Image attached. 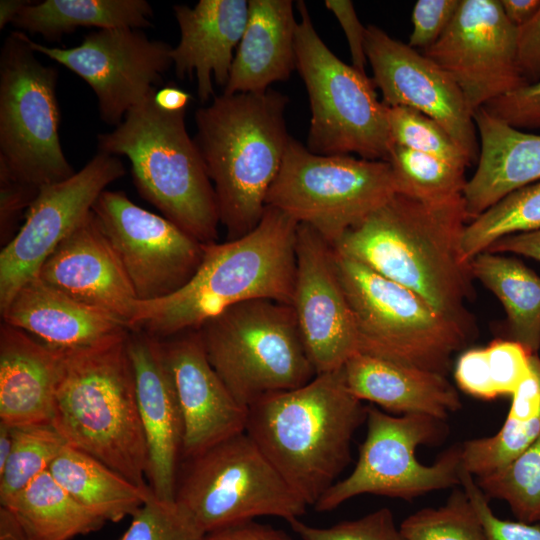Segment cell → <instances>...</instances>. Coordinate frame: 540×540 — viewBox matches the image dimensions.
<instances>
[{"label": "cell", "instance_id": "6da1fadb", "mask_svg": "<svg viewBox=\"0 0 540 540\" xmlns=\"http://www.w3.org/2000/svg\"><path fill=\"white\" fill-rule=\"evenodd\" d=\"M467 224L463 195L430 203L396 193L347 230L332 248L472 329L466 302L475 293L474 276L461 250Z\"/></svg>", "mask_w": 540, "mask_h": 540}, {"label": "cell", "instance_id": "7a4b0ae2", "mask_svg": "<svg viewBox=\"0 0 540 540\" xmlns=\"http://www.w3.org/2000/svg\"><path fill=\"white\" fill-rule=\"evenodd\" d=\"M298 223L266 206L259 224L243 237L205 245L190 281L175 293L137 301L129 330L158 339L196 330L227 308L252 299L291 305Z\"/></svg>", "mask_w": 540, "mask_h": 540}, {"label": "cell", "instance_id": "3957f363", "mask_svg": "<svg viewBox=\"0 0 540 540\" xmlns=\"http://www.w3.org/2000/svg\"><path fill=\"white\" fill-rule=\"evenodd\" d=\"M364 420L366 407L349 391L341 368L250 405L245 431L314 506L350 462L351 440Z\"/></svg>", "mask_w": 540, "mask_h": 540}, {"label": "cell", "instance_id": "277c9868", "mask_svg": "<svg viewBox=\"0 0 540 540\" xmlns=\"http://www.w3.org/2000/svg\"><path fill=\"white\" fill-rule=\"evenodd\" d=\"M288 102L286 95L271 88L262 93H222L195 112L193 139L228 240L251 232L264 214L291 137L285 120Z\"/></svg>", "mask_w": 540, "mask_h": 540}, {"label": "cell", "instance_id": "5b68a950", "mask_svg": "<svg viewBox=\"0 0 540 540\" xmlns=\"http://www.w3.org/2000/svg\"><path fill=\"white\" fill-rule=\"evenodd\" d=\"M128 332L95 347L64 353L51 424L68 446L150 488Z\"/></svg>", "mask_w": 540, "mask_h": 540}, {"label": "cell", "instance_id": "8992f818", "mask_svg": "<svg viewBox=\"0 0 540 540\" xmlns=\"http://www.w3.org/2000/svg\"><path fill=\"white\" fill-rule=\"evenodd\" d=\"M154 94L97 136L98 152L127 157L143 199L199 242L214 243L220 224L215 191L186 130V110L164 111Z\"/></svg>", "mask_w": 540, "mask_h": 540}, {"label": "cell", "instance_id": "52a82bcc", "mask_svg": "<svg viewBox=\"0 0 540 540\" xmlns=\"http://www.w3.org/2000/svg\"><path fill=\"white\" fill-rule=\"evenodd\" d=\"M196 330L211 366L246 409L265 396L298 388L317 375L290 304L247 300Z\"/></svg>", "mask_w": 540, "mask_h": 540}, {"label": "cell", "instance_id": "ba28073f", "mask_svg": "<svg viewBox=\"0 0 540 540\" xmlns=\"http://www.w3.org/2000/svg\"><path fill=\"white\" fill-rule=\"evenodd\" d=\"M334 255L358 352L446 376L452 355L465 347L472 329L362 263L335 250Z\"/></svg>", "mask_w": 540, "mask_h": 540}, {"label": "cell", "instance_id": "9c48e42d", "mask_svg": "<svg viewBox=\"0 0 540 540\" xmlns=\"http://www.w3.org/2000/svg\"><path fill=\"white\" fill-rule=\"evenodd\" d=\"M295 35L296 70L309 97L306 147L318 155L387 161L392 146L387 106L371 78L344 63L323 42L304 1Z\"/></svg>", "mask_w": 540, "mask_h": 540}, {"label": "cell", "instance_id": "30bf717a", "mask_svg": "<svg viewBox=\"0 0 540 540\" xmlns=\"http://www.w3.org/2000/svg\"><path fill=\"white\" fill-rule=\"evenodd\" d=\"M396 193L387 161L318 155L290 137L266 206L310 226L332 246Z\"/></svg>", "mask_w": 540, "mask_h": 540}, {"label": "cell", "instance_id": "8fae6325", "mask_svg": "<svg viewBox=\"0 0 540 540\" xmlns=\"http://www.w3.org/2000/svg\"><path fill=\"white\" fill-rule=\"evenodd\" d=\"M13 31L0 54V172L41 188L75 172L59 137L58 70L42 64Z\"/></svg>", "mask_w": 540, "mask_h": 540}, {"label": "cell", "instance_id": "7c38bea8", "mask_svg": "<svg viewBox=\"0 0 540 540\" xmlns=\"http://www.w3.org/2000/svg\"><path fill=\"white\" fill-rule=\"evenodd\" d=\"M185 460L175 501L205 533L260 516L290 522L306 512L246 431Z\"/></svg>", "mask_w": 540, "mask_h": 540}, {"label": "cell", "instance_id": "4fadbf2b", "mask_svg": "<svg viewBox=\"0 0 540 540\" xmlns=\"http://www.w3.org/2000/svg\"><path fill=\"white\" fill-rule=\"evenodd\" d=\"M367 434L349 476L334 483L313 506L329 512L362 494L411 501L435 490L460 485L461 447L446 450L432 465L416 458L420 444L439 442L444 420L425 414L388 415L366 407Z\"/></svg>", "mask_w": 540, "mask_h": 540}, {"label": "cell", "instance_id": "5bb4252c", "mask_svg": "<svg viewBox=\"0 0 540 540\" xmlns=\"http://www.w3.org/2000/svg\"><path fill=\"white\" fill-rule=\"evenodd\" d=\"M29 46L65 66L94 91L100 118L117 127L126 114L145 101L160 85L171 65L172 46L151 40L139 29H98L71 48L37 43Z\"/></svg>", "mask_w": 540, "mask_h": 540}, {"label": "cell", "instance_id": "9a60e30c", "mask_svg": "<svg viewBox=\"0 0 540 540\" xmlns=\"http://www.w3.org/2000/svg\"><path fill=\"white\" fill-rule=\"evenodd\" d=\"M92 211L138 301L175 293L190 281L203 260L206 244L164 216L138 206L122 191H103Z\"/></svg>", "mask_w": 540, "mask_h": 540}, {"label": "cell", "instance_id": "2e32d148", "mask_svg": "<svg viewBox=\"0 0 540 540\" xmlns=\"http://www.w3.org/2000/svg\"><path fill=\"white\" fill-rule=\"evenodd\" d=\"M125 174L118 156L98 152L68 179L40 188L24 214L23 225L0 253L1 313L87 217L106 187Z\"/></svg>", "mask_w": 540, "mask_h": 540}, {"label": "cell", "instance_id": "e0dca14e", "mask_svg": "<svg viewBox=\"0 0 540 540\" xmlns=\"http://www.w3.org/2000/svg\"><path fill=\"white\" fill-rule=\"evenodd\" d=\"M423 54L452 78L473 112L526 84L517 65V28L500 0H460L443 34Z\"/></svg>", "mask_w": 540, "mask_h": 540}, {"label": "cell", "instance_id": "ac0fdd59", "mask_svg": "<svg viewBox=\"0 0 540 540\" xmlns=\"http://www.w3.org/2000/svg\"><path fill=\"white\" fill-rule=\"evenodd\" d=\"M365 52L371 79L386 106L409 107L427 115L449 133L471 164L478 160L474 112L442 68L376 25L366 27Z\"/></svg>", "mask_w": 540, "mask_h": 540}, {"label": "cell", "instance_id": "d6986e66", "mask_svg": "<svg viewBox=\"0 0 540 540\" xmlns=\"http://www.w3.org/2000/svg\"><path fill=\"white\" fill-rule=\"evenodd\" d=\"M291 305L316 374L343 368L358 352L352 312L332 246L313 228L298 224Z\"/></svg>", "mask_w": 540, "mask_h": 540}, {"label": "cell", "instance_id": "ffe728a7", "mask_svg": "<svg viewBox=\"0 0 540 540\" xmlns=\"http://www.w3.org/2000/svg\"><path fill=\"white\" fill-rule=\"evenodd\" d=\"M159 340L183 419L182 458L245 432L248 409L211 366L197 330Z\"/></svg>", "mask_w": 540, "mask_h": 540}, {"label": "cell", "instance_id": "44dd1931", "mask_svg": "<svg viewBox=\"0 0 540 540\" xmlns=\"http://www.w3.org/2000/svg\"><path fill=\"white\" fill-rule=\"evenodd\" d=\"M126 346L147 446V482L163 501H175L184 427L160 340L129 330Z\"/></svg>", "mask_w": 540, "mask_h": 540}, {"label": "cell", "instance_id": "7402d4cb", "mask_svg": "<svg viewBox=\"0 0 540 540\" xmlns=\"http://www.w3.org/2000/svg\"><path fill=\"white\" fill-rule=\"evenodd\" d=\"M37 277L78 302L112 314L129 329L138 299L93 211L46 259Z\"/></svg>", "mask_w": 540, "mask_h": 540}, {"label": "cell", "instance_id": "603a6c76", "mask_svg": "<svg viewBox=\"0 0 540 540\" xmlns=\"http://www.w3.org/2000/svg\"><path fill=\"white\" fill-rule=\"evenodd\" d=\"M180 40L171 50L178 78L197 80V95L206 103L214 94L213 80L225 87L248 18L247 0H200L194 7L173 6Z\"/></svg>", "mask_w": 540, "mask_h": 540}, {"label": "cell", "instance_id": "cb8c5ba5", "mask_svg": "<svg viewBox=\"0 0 540 540\" xmlns=\"http://www.w3.org/2000/svg\"><path fill=\"white\" fill-rule=\"evenodd\" d=\"M1 315L4 323L64 353L98 346L129 331L112 314L74 300L37 276L17 291Z\"/></svg>", "mask_w": 540, "mask_h": 540}, {"label": "cell", "instance_id": "d4e9b609", "mask_svg": "<svg viewBox=\"0 0 540 540\" xmlns=\"http://www.w3.org/2000/svg\"><path fill=\"white\" fill-rule=\"evenodd\" d=\"M64 352L6 323L0 329V422L51 424Z\"/></svg>", "mask_w": 540, "mask_h": 540}, {"label": "cell", "instance_id": "484cf974", "mask_svg": "<svg viewBox=\"0 0 540 540\" xmlns=\"http://www.w3.org/2000/svg\"><path fill=\"white\" fill-rule=\"evenodd\" d=\"M479 156L463 191L468 223L511 192L540 180V134L517 129L488 113H473Z\"/></svg>", "mask_w": 540, "mask_h": 540}, {"label": "cell", "instance_id": "4316f807", "mask_svg": "<svg viewBox=\"0 0 540 540\" xmlns=\"http://www.w3.org/2000/svg\"><path fill=\"white\" fill-rule=\"evenodd\" d=\"M349 391L359 400L404 414L441 420L461 407L445 375L357 352L343 366Z\"/></svg>", "mask_w": 540, "mask_h": 540}, {"label": "cell", "instance_id": "83f0119b", "mask_svg": "<svg viewBox=\"0 0 540 540\" xmlns=\"http://www.w3.org/2000/svg\"><path fill=\"white\" fill-rule=\"evenodd\" d=\"M291 0H249L247 24L236 49L224 94L262 93L296 69Z\"/></svg>", "mask_w": 540, "mask_h": 540}, {"label": "cell", "instance_id": "f1b7e54d", "mask_svg": "<svg viewBox=\"0 0 540 540\" xmlns=\"http://www.w3.org/2000/svg\"><path fill=\"white\" fill-rule=\"evenodd\" d=\"M49 472L78 503L105 522L132 517L153 493L68 445L52 462Z\"/></svg>", "mask_w": 540, "mask_h": 540}, {"label": "cell", "instance_id": "f546056e", "mask_svg": "<svg viewBox=\"0 0 540 540\" xmlns=\"http://www.w3.org/2000/svg\"><path fill=\"white\" fill-rule=\"evenodd\" d=\"M1 506L12 513L28 540H71L96 532L106 523L78 503L49 470Z\"/></svg>", "mask_w": 540, "mask_h": 540}, {"label": "cell", "instance_id": "4dcf8cb0", "mask_svg": "<svg viewBox=\"0 0 540 540\" xmlns=\"http://www.w3.org/2000/svg\"><path fill=\"white\" fill-rule=\"evenodd\" d=\"M152 16L153 9L145 0H45L26 4L13 24L57 41L79 27H149Z\"/></svg>", "mask_w": 540, "mask_h": 540}, {"label": "cell", "instance_id": "1f68e13d", "mask_svg": "<svg viewBox=\"0 0 540 540\" xmlns=\"http://www.w3.org/2000/svg\"><path fill=\"white\" fill-rule=\"evenodd\" d=\"M470 263L473 276L504 306L510 340L536 354L540 348V276L515 258L487 251Z\"/></svg>", "mask_w": 540, "mask_h": 540}, {"label": "cell", "instance_id": "d6a6232c", "mask_svg": "<svg viewBox=\"0 0 540 540\" xmlns=\"http://www.w3.org/2000/svg\"><path fill=\"white\" fill-rule=\"evenodd\" d=\"M538 228L540 180L506 195L466 225L461 240L463 258L471 262L496 240Z\"/></svg>", "mask_w": 540, "mask_h": 540}, {"label": "cell", "instance_id": "836d02e7", "mask_svg": "<svg viewBox=\"0 0 540 540\" xmlns=\"http://www.w3.org/2000/svg\"><path fill=\"white\" fill-rule=\"evenodd\" d=\"M387 162L397 193L439 203L463 195L466 168L441 158L392 144Z\"/></svg>", "mask_w": 540, "mask_h": 540}, {"label": "cell", "instance_id": "e575fe53", "mask_svg": "<svg viewBox=\"0 0 540 540\" xmlns=\"http://www.w3.org/2000/svg\"><path fill=\"white\" fill-rule=\"evenodd\" d=\"M13 447L0 472V503L24 489L49 470L68 445L52 424L12 427Z\"/></svg>", "mask_w": 540, "mask_h": 540}, {"label": "cell", "instance_id": "d590c367", "mask_svg": "<svg viewBox=\"0 0 540 540\" xmlns=\"http://www.w3.org/2000/svg\"><path fill=\"white\" fill-rule=\"evenodd\" d=\"M477 484L487 498L506 501L519 521H540V436L508 466Z\"/></svg>", "mask_w": 540, "mask_h": 540}, {"label": "cell", "instance_id": "8d00e7d4", "mask_svg": "<svg viewBox=\"0 0 540 540\" xmlns=\"http://www.w3.org/2000/svg\"><path fill=\"white\" fill-rule=\"evenodd\" d=\"M539 436L540 416L526 422L507 416L494 436L462 444L461 467L478 479L489 476L508 466Z\"/></svg>", "mask_w": 540, "mask_h": 540}, {"label": "cell", "instance_id": "74e56055", "mask_svg": "<svg viewBox=\"0 0 540 540\" xmlns=\"http://www.w3.org/2000/svg\"><path fill=\"white\" fill-rule=\"evenodd\" d=\"M406 540H486L464 490L455 489L439 508H424L399 527Z\"/></svg>", "mask_w": 540, "mask_h": 540}, {"label": "cell", "instance_id": "f35d334b", "mask_svg": "<svg viewBox=\"0 0 540 540\" xmlns=\"http://www.w3.org/2000/svg\"><path fill=\"white\" fill-rule=\"evenodd\" d=\"M387 122L392 144L432 155L464 168L471 164L449 133L420 111L404 106H387Z\"/></svg>", "mask_w": 540, "mask_h": 540}, {"label": "cell", "instance_id": "ab89813d", "mask_svg": "<svg viewBox=\"0 0 540 540\" xmlns=\"http://www.w3.org/2000/svg\"><path fill=\"white\" fill-rule=\"evenodd\" d=\"M131 518L119 540H203L206 534L176 501L153 493Z\"/></svg>", "mask_w": 540, "mask_h": 540}, {"label": "cell", "instance_id": "60d3db41", "mask_svg": "<svg viewBox=\"0 0 540 540\" xmlns=\"http://www.w3.org/2000/svg\"><path fill=\"white\" fill-rule=\"evenodd\" d=\"M288 523L302 540H406L388 508H381L361 518L342 521L330 527L311 526L299 518Z\"/></svg>", "mask_w": 540, "mask_h": 540}, {"label": "cell", "instance_id": "b9f144b4", "mask_svg": "<svg viewBox=\"0 0 540 540\" xmlns=\"http://www.w3.org/2000/svg\"><path fill=\"white\" fill-rule=\"evenodd\" d=\"M460 485L466 493L484 531L486 540H540V525L508 521L494 515L488 498L472 475L461 467Z\"/></svg>", "mask_w": 540, "mask_h": 540}, {"label": "cell", "instance_id": "7bdbcfd3", "mask_svg": "<svg viewBox=\"0 0 540 540\" xmlns=\"http://www.w3.org/2000/svg\"><path fill=\"white\" fill-rule=\"evenodd\" d=\"M493 385L500 395H512L530 372L531 353L513 340L496 339L486 348Z\"/></svg>", "mask_w": 540, "mask_h": 540}, {"label": "cell", "instance_id": "ee69618b", "mask_svg": "<svg viewBox=\"0 0 540 540\" xmlns=\"http://www.w3.org/2000/svg\"><path fill=\"white\" fill-rule=\"evenodd\" d=\"M483 108L517 129H540V80L494 99Z\"/></svg>", "mask_w": 540, "mask_h": 540}, {"label": "cell", "instance_id": "f6af8a7d", "mask_svg": "<svg viewBox=\"0 0 540 540\" xmlns=\"http://www.w3.org/2000/svg\"><path fill=\"white\" fill-rule=\"evenodd\" d=\"M460 0H418L412 9V32L408 45L427 49L443 34L453 19Z\"/></svg>", "mask_w": 540, "mask_h": 540}, {"label": "cell", "instance_id": "bcb514c9", "mask_svg": "<svg viewBox=\"0 0 540 540\" xmlns=\"http://www.w3.org/2000/svg\"><path fill=\"white\" fill-rule=\"evenodd\" d=\"M455 379L464 392L474 397L484 400L498 397L491 379L485 348L469 349L459 357Z\"/></svg>", "mask_w": 540, "mask_h": 540}, {"label": "cell", "instance_id": "7dc6e473", "mask_svg": "<svg viewBox=\"0 0 540 540\" xmlns=\"http://www.w3.org/2000/svg\"><path fill=\"white\" fill-rule=\"evenodd\" d=\"M40 188L16 181L0 172V223L1 237L12 233L19 217L26 212Z\"/></svg>", "mask_w": 540, "mask_h": 540}, {"label": "cell", "instance_id": "c3c4849f", "mask_svg": "<svg viewBox=\"0 0 540 540\" xmlns=\"http://www.w3.org/2000/svg\"><path fill=\"white\" fill-rule=\"evenodd\" d=\"M325 6L340 23L350 50L352 66L365 73L367 56L365 52L366 27L360 22L354 5L350 0H326Z\"/></svg>", "mask_w": 540, "mask_h": 540}, {"label": "cell", "instance_id": "681fc988", "mask_svg": "<svg viewBox=\"0 0 540 540\" xmlns=\"http://www.w3.org/2000/svg\"><path fill=\"white\" fill-rule=\"evenodd\" d=\"M517 65L526 84L540 80V7L517 28Z\"/></svg>", "mask_w": 540, "mask_h": 540}, {"label": "cell", "instance_id": "f907efd6", "mask_svg": "<svg viewBox=\"0 0 540 540\" xmlns=\"http://www.w3.org/2000/svg\"><path fill=\"white\" fill-rule=\"evenodd\" d=\"M540 416V358L532 354L530 372L512 394L508 417L517 421H530Z\"/></svg>", "mask_w": 540, "mask_h": 540}, {"label": "cell", "instance_id": "816d5d0a", "mask_svg": "<svg viewBox=\"0 0 540 540\" xmlns=\"http://www.w3.org/2000/svg\"><path fill=\"white\" fill-rule=\"evenodd\" d=\"M203 540H293L285 531L248 520L206 533Z\"/></svg>", "mask_w": 540, "mask_h": 540}, {"label": "cell", "instance_id": "f5cc1de1", "mask_svg": "<svg viewBox=\"0 0 540 540\" xmlns=\"http://www.w3.org/2000/svg\"><path fill=\"white\" fill-rule=\"evenodd\" d=\"M486 251L516 253L540 262V228L502 237L491 244Z\"/></svg>", "mask_w": 540, "mask_h": 540}, {"label": "cell", "instance_id": "db71d44e", "mask_svg": "<svg viewBox=\"0 0 540 540\" xmlns=\"http://www.w3.org/2000/svg\"><path fill=\"white\" fill-rule=\"evenodd\" d=\"M500 4L507 20L518 28L536 14L540 0H500Z\"/></svg>", "mask_w": 540, "mask_h": 540}, {"label": "cell", "instance_id": "11a10c76", "mask_svg": "<svg viewBox=\"0 0 540 540\" xmlns=\"http://www.w3.org/2000/svg\"><path fill=\"white\" fill-rule=\"evenodd\" d=\"M191 99L188 92L176 86H163L157 89L154 94L155 104L160 109L169 112L186 110Z\"/></svg>", "mask_w": 540, "mask_h": 540}, {"label": "cell", "instance_id": "9f6ffc18", "mask_svg": "<svg viewBox=\"0 0 540 540\" xmlns=\"http://www.w3.org/2000/svg\"><path fill=\"white\" fill-rule=\"evenodd\" d=\"M0 540H28L12 513L2 506L0 508Z\"/></svg>", "mask_w": 540, "mask_h": 540}, {"label": "cell", "instance_id": "6f0895ef", "mask_svg": "<svg viewBox=\"0 0 540 540\" xmlns=\"http://www.w3.org/2000/svg\"><path fill=\"white\" fill-rule=\"evenodd\" d=\"M29 2L25 0H1L0 29H3L9 23H13L22 8Z\"/></svg>", "mask_w": 540, "mask_h": 540}, {"label": "cell", "instance_id": "680465c9", "mask_svg": "<svg viewBox=\"0 0 540 540\" xmlns=\"http://www.w3.org/2000/svg\"><path fill=\"white\" fill-rule=\"evenodd\" d=\"M13 447L12 427L0 422V472L4 469Z\"/></svg>", "mask_w": 540, "mask_h": 540}]
</instances>
